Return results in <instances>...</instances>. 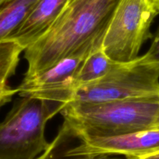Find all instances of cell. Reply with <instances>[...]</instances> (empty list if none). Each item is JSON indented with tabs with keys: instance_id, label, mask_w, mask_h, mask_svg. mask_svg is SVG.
<instances>
[{
	"instance_id": "6da1fadb",
	"label": "cell",
	"mask_w": 159,
	"mask_h": 159,
	"mask_svg": "<svg viewBox=\"0 0 159 159\" xmlns=\"http://www.w3.org/2000/svg\"><path fill=\"white\" fill-rule=\"evenodd\" d=\"M120 0H67L49 28L24 50V78L45 71L61 60L87 57L102 48Z\"/></svg>"
},
{
	"instance_id": "7a4b0ae2",
	"label": "cell",
	"mask_w": 159,
	"mask_h": 159,
	"mask_svg": "<svg viewBox=\"0 0 159 159\" xmlns=\"http://www.w3.org/2000/svg\"><path fill=\"white\" fill-rule=\"evenodd\" d=\"M159 96L95 104L69 103L61 114L73 138L105 137L152 129Z\"/></svg>"
},
{
	"instance_id": "3957f363",
	"label": "cell",
	"mask_w": 159,
	"mask_h": 159,
	"mask_svg": "<svg viewBox=\"0 0 159 159\" xmlns=\"http://www.w3.org/2000/svg\"><path fill=\"white\" fill-rule=\"evenodd\" d=\"M63 104L21 97L0 123V159H36L50 143L45 138L47 123Z\"/></svg>"
},
{
	"instance_id": "277c9868",
	"label": "cell",
	"mask_w": 159,
	"mask_h": 159,
	"mask_svg": "<svg viewBox=\"0 0 159 159\" xmlns=\"http://www.w3.org/2000/svg\"><path fill=\"white\" fill-rule=\"evenodd\" d=\"M138 58V57H137ZM116 62L100 80L78 88L69 103L95 104L159 96V66Z\"/></svg>"
},
{
	"instance_id": "5b68a950",
	"label": "cell",
	"mask_w": 159,
	"mask_h": 159,
	"mask_svg": "<svg viewBox=\"0 0 159 159\" xmlns=\"http://www.w3.org/2000/svg\"><path fill=\"white\" fill-rule=\"evenodd\" d=\"M157 14L151 0H120L102 42L104 52L115 62L135 60L152 36L150 28Z\"/></svg>"
},
{
	"instance_id": "8992f818",
	"label": "cell",
	"mask_w": 159,
	"mask_h": 159,
	"mask_svg": "<svg viewBox=\"0 0 159 159\" xmlns=\"http://www.w3.org/2000/svg\"><path fill=\"white\" fill-rule=\"evenodd\" d=\"M66 151L65 157L123 155L140 158L159 152V129H144L119 136L88 137Z\"/></svg>"
},
{
	"instance_id": "52a82bcc",
	"label": "cell",
	"mask_w": 159,
	"mask_h": 159,
	"mask_svg": "<svg viewBox=\"0 0 159 159\" xmlns=\"http://www.w3.org/2000/svg\"><path fill=\"white\" fill-rule=\"evenodd\" d=\"M86 57L66 58L51 68L29 78H24L16 90L20 97L63 104L71 98L72 79Z\"/></svg>"
},
{
	"instance_id": "ba28073f",
	"label": "cell",
	"mask_w": 159,
	"mask_h": 159,
	"mask_svg": "<svg viewBox=\"0 0 159 159\" xmlns=\"http://www.w3.org/2000/svg\"><path fill=\"white\" fill-rule=\"evenodd\" d=\"M67 0H38L25 20L7 40H13L24 50L52 24Z\"/></svg>"
},
{
	"instance_id": "9c48e42d",
	"label": "cell",
	"mask_w": 159,
	"mask_h": 159,
	"mask_svg": "<svg viewBox=\"0 0 159 159\" xmlns=\"http://www.w3.org/2000/svg\"><path fill=\"white\" fill-rule=\"evenodd\" d=\"M116 63L107 56L102 48L93 52L87 56L72 79L73 93L78 88L105 76Z\"/></svg>"
},
{
	"instance_id": "30bf717a",
	"label": "cell",
	"mask_w": 159,
	"mask_h": 159,
	"mask_svg": "<svg viewBox=\"0 0 159 159\" xmlns=\"http://www.w3.org/2000/svg\"><path fill=\"white\" fill-rule=\"evenodd\" d=\"M38 0H7L0 6V42L9 37L25 20Z\"/></svg>"
},
{
	"instance_id": "8fae6325",
	"label": "cell",
	"mask_w": 159,
	"mask_h": 159,
	"mask_svg": "<svg viewBox=\"0 0 159 159\" xmlns=\"http://www.w3.org/2000/svg\"><path fill=\"white\" fill-rule=\"evenodd\" d=\"M23 51L24 49L13 40L0 42V83H7L15 74Z\"/></svg>"
},
{
	"instance_id": "7c38bea8",
	"label": "cell",
	"mask_w": 159,
	"mask_h": 159,
	"mask_svg": "<svg viewBox=\"0 0 159 159\" xmlns=\"http://www.w3.org/2000/svg\"><path fill=\"white\" fill-rule=\"evenodd\" d=\"M71 138H73V137L69 133L67 128L64 125H62L57 137L54 139L52 143H50L48 149L45 151V159H119L114 158L109 155L65 157L64 154L66 151L70 148L66 146L67 142H69V140Z\"/></svg>"
},
{
	"instance_id": "4fadbf2b",
	"label": "cell",
	"mask_w": 159,
	"mask_h": 159,
	"mask_svg": "<svg viewBox=\"0 0 159 159\" xmlns=\"http://www.w3.org/2000/svg\"><path fill=\"white\" fill-rule=\"evenodd\" d=\"M137 59L141 63L159 66V27L148 51L143 56H138Z\"/></svg>"
},
{
	"instance_id": "5bb4252c",
	"label": "cell",
	"mask_w": 159,
	"mask_h": 159,
	"mask_svg": "<svg viewBox=\"0 0 159 159\" xmlns=\"http://www.w3.org/2000/svg\"><path fill=\"white\" fill-rule=\"evenodd\" d=\"M16 94H17L16 88H10L7 83H0V108L10 102Z\"/></svg>"
},
{
	"instance_id": "9a60e30c",
	"label": "cell",
	"mask_w": 159,
	"mask_h": 159,
	"mask_svg": "<svg viewBox=\"0 0 159 159\" xmlns=\"http://www.w3.org/2000/svg\"><path fill=\"white\" fill-rule=\"evenodd\" d=\"M139 159H159V152L153 154H150V155L145 156V157H142Z\"/></svg>"
},
{
	"instance_id": "2e32d148",
	"label": "cell",
	"mask_w": 159,
	"mask_h": 159,
	"mask_svg": "<svg viewBox=\"0 0 159 159\" xmlns=\"http://www.w3.org/2000/svg\"><path fill=\"white\" fill-rule=\"evenodd\" d=\"M153 128H155V129H159V111H158V112H157V116H156L155 121H154Z\"/></svg>"
},
{
	"instance_id": "e0dca14e",
	"label": "cell",
	"mask_w": 159,
	"mask_h": 159,
	"mask_svg": "<svg viewBox=\"0 0 159 159\" xmlns=\"http://www.w3.org/2000/svg\"><path fill=\"white\" fill-rule=\"evenodd\" d=\"M151 1L152 2L153 6L154 7V8H155V10L159 13V0H151Z\"/></svg>"
},
{
	"instance_id": "ac0fdd59",
	"label": "cell",
	"mask_w": 159,
	"mask_h": 159,
	"mask_svg": "<svg viewBox=\"0 0 159 159\" xmlns=\"http://www.w3.org/2000/svg\"><path fill=\"white\" fill-rule=\"evenodd\" d=\"M45 152H44L43 154H42L41 155L39 156V157H37L36 159H45Z\"/></svg>"
},
{
	"instance_id": "d6986e66",
	"label": "cell",
	"mask_w": 159,
	"mask_h": 159,
	"mask_svg": "<svg viewBox=\"0 0 159 159\" xmlns=\"http://www.w3.org/2000/svg\"><path fill=\"white\" fill-rule=\"evenodd\" d=\"M6 1H7V0H0V6L2 5V4H3Z\"/></svg>"
},
{
	"instance_id": "ffe728a7",
	"label": "cell",
	"mask_w": 159,
	"mask_h": 159,
	"mask_svg": "<svg viewBox=\"0 0 159 159\" xmlns=\"http://www.w3.org/2000/svg\"><path fill=\"white\" fill-rule=\"evenodd\" d=\"M126 159H137V158H126Z\"/></svg>"
}]
</instances>
